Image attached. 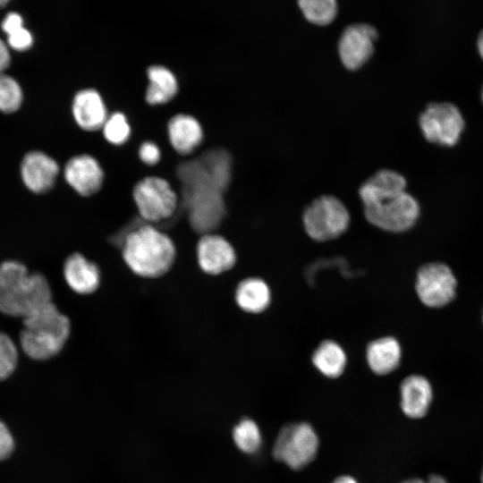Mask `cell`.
<instances>
[{
    "instance_id": "484cf974",
    "label": "cell",
    "mask_w": 483,
    "mask_h": 483,
    "mask_svg": "<svg viewBox=\"0 0 483 483\" xmlns=\"http://www.w3.org/2000/svg\"><path fill=\"white\" fill-rule=\"evenodd\" d=\"M298 4L307 20L317 24H326L337 13L335 0H300Z\"/></svg>"
},
{
    "instance_id": "5b68a950",
    "label": "cell",
    "mask_w": 483,
    "mask_h": 483,
    "mask_svg": "<svg viewBox=\"0 0 483 483\" xmlns=\"http://www.w3.org/2000/svg\"><path fill=\"white\" fill-rule=\"evenodd\" d=\"M302 222L311 239L326 242L345 233L350 224V214L339 199L333 195H322L306 207Z\"/></svg>"
},
{
    "instance_id": "8d00e7d4",
    "label": "cell",
    "mask_w": 483,
    "mask_h": 483,
    "mask_svg": "<svg viewBox=\"0 0 483 483\" xmlns=\"http://www.w3.org/2000/svg\"><path fill=\"white\" fill-rule=\"evenodd\" d=\"M481 97H482V101H483V86H482Z\"/></svg>"
},
{
    "instance_id": "7a4b0ae2",
    "label": "cell",
    "mask_w": 483,
    "mask_h": 483,
    "mask_svg": "<svg viewBox=\"0 0 483 483\" xmlns=\"http://www.w3.org/2000/svg\"><path fill=\"white\" fill-rule=\"evenodd\" d=\"M122 257L129 269L140 277L154 279L165 275L174 266L176 248L171 237L146 224L124 237Z\"/></svg>"
},
{
    "instance_id": "836d02e7",
    "label": "cell",
    "mask_w": 483,
    "mask_h": 483,
    "mask_svg": "<svg viewBox=\"0 0 483 483\" xmlns=\"http://www.w3.org/2000/svg\"><path fill=\"white\" fill-rule=\"evenodd\" d=\"M332 483H358V481L352 476L342 475L335 478Z\"/></svg>"
},
{
    "instance_id": "e575fe53",
    "label": "cell",
    "mask_w": 483,
    "mask_h": 483,
    "mask_svg": "<svg viewBox=\"0 0 483 483\" xmlns=\"http://www.w3.org/2000/svg\"><path fill=\"white\" fill-rule=\"evenodd\" d=\"M477 47H478L480 56L483 59V29L480 30V32L478 35Z\"/></svg>"
},
{
    "instance_id": "277c9868",
    "label": "cell",
    "mask_w": 483,
    "mask_h": 483,
    "mask_svg": "<svg viewBox=\"0 0 483 483\" xmlns=\"http://www.w3.org/2000/svg\"><path fill=\"white\" fill-rule=\"evenodd\" d=\"M20 341L31 359L43 360L59 353L71 334V322L54 302L47 303L23 318Z\"/></svg>"
},
{
    "instance_id": "4316f807",
    "label": "cell",
    "mask_w": 483,
    "mask_h": 483,
    "mask_svg": "<svg viewBox=\"0 0 483 483\" xmlns=\"http://www.w3.org/2000/svg\"><path fill=\"white\" fill-rule=\"evenodd\" d=\"M103 135L110 143H124L131 134V126L125 114L116 111L107 116L103 127Z\"/></svg>"
},
{
    "instance_id": "603a6c76",
    "label": "cell",
    "mask_w": 483,
    "mask_h": 483,
    "mask_svg": "<svg viewBox=\"0 0 483 483\" xmlns=\"http://www.w3.org/2000/svg\"><path fill=\"white\" fill-rule=\"evenodd\" d=\"M312 363L325 377L336 378L346 367L347 357L342 346L333 340H325L315 349Z\"/></svg>"
},
{
    "instance_id": "ac0fdd59",
    "label": "cell",
    "mask_w": 483,
    "mask_h": 483,
    "mask_svg": "<svg viewBox=\"0 0 483 483\" xmlns=\"http://www.w3.org/2000/svg\"><path fill=\"white\" fill-rule=\"evenodd\" d=\"M406 179L400 173L391 169L377 171L360 187L359 195L363 207L372 205L384 199L405 191Z\"/></svg>"
},
{
    "instance_id": "7402d4cb",
    "label": "cell",
    "mask_w": 483,
    "mask_h": 483,
    "mask_svg": "<svg viewBox=\"0 0 483 483\" xmlns=\"http://www.w3.org/2000/svg\"><path fill=\"white\" fill-rule=\"evenodd\" d=\"M235 301L239 308L248 313H260L270 303L271 292L267 283L258 277L241 281L235 290Z\"/></svg>"
},
{
    "instance_id": "44dd1931",
    "label": "cell",
    "mask_w": 483,
    "mask_h": 483,
    "mask_svg": "<svg viewBox=\"0 0 483 483\" xmlns=\"http://www.w3.org/2000/svg\"><path fill=\"white\" fill-rule=\"evenodd\" d=\"M148 84L145 92L146 101L150 105H160L171 100L178 90L174 73L161 64H152L147 70Z\"/></svg>"
},
{
    "instance_id": "d6986e66",
    "label": "cell",
    "mask_w": 483,
    "mask_h": 483,
    "mask_svg": "<svg viewBox=\"0 0 483 483\" xmlns=\"http://www.w3.org/2000/svg\"><path fill=\"white\" fill-rule=\"evenodd\" d=\"M167 131L171 145L181 154L191 153L203 139L199 122L188 114L174 115L168 122Z\"/></svg>"
},
{
    "instance_id": "5bb4252c",
    "label": "cell",
    "mask_w": 483,
    "mask_h": 483,
    "mask_svg": "<svg viewBox=\"0 0 483 483\" xmlns=\"http://www.w3.org/2000/svg\"><path fill=\"white\" fill-rule=\"evenodd\" d=\"M434 400L430 381L419 374L410 375L400 384V407L402 413L412 419L424 418Z\"/></svg>"
},
{
    "instance_id": "2e32d148",
    "label": "cell",
    "mask_w": 483,
    "mask_h": 483,
    "mask_svg": "<svg viewBox=\"0 0 483 483\" xmlns=\"http://www.w3.org/2000/svg\"><path fill=\"white\" fill-rule=\"evenodd\" d=\"M64 277L67 285L76 293L88 295L100 285L98 267L80 253L71 254L64 264Z\"/></svg>"
},
{
    "instance_id": "ba28073f",
    "label": "cell",
    "mask_w": 483,
    "mask_h": 483,
    "mask_svg": "<svg viewBox=\"0 0 483 483\" xmlns=\"http://www.w3.org/2000/svg\"><path fill=\"white\" fill-rule=\"evenodd\" d=\"M419 124L424 137L430 142L453 146L461 138L465 120L455 104L436 101L428 104L419 114Z\"/></svg>"
},
{
    "instance_id": "52a82bcc",
    "label": "cell",
    "mask_w": 483,
    "mask_h": 483,
    "mask_svg": "<svg viewBox=\"0 0 483 483\" xmlns=\"http://www.w3.org/2000/svg\"><path fill=\"white\" fill-rule=\"evenodd\" d=\"M132 198L140 217L153 225L172 217L178 207V196L167 180L147 176L133 187Z\"/></svg>"
},
{
    "instance_id": "9a60e30c",
    "label": "cell",
    "mask_w": 483,
    "mask_h": 483,
    "mask_svg": "<svg viewBox=\"0 0 483 483\" xmlns=\"http://www.w3.org/2000/svg\"><path fill=\"white\" fill-rule=\"evenodd\" d=\"M59 173L56 161L40 151L28 153L21 165V178L29 190L36 193L49 191Z\"/></svg>"
},
{
    "instance_id": "3957f363",
    "label": "cell",
    "mask_w": 483,
    "mask_h": 483,
    "mask_svg": "<svg viewBox=\"0 0 483 483\" xmlns=\"http://www.w3.org/2000/svg\"><path fill=\"white\" fill-rule=\"evenodd\" d=\"M52 302L47 278L30 274L24 265L9 260L0 265V311L22 318L35 309Z\"/></svg>"
},
{
    "instance_id": "4fadbf2b",
    "label": "cell",
    "mask_w": 483,
    "mask_h": 483,
    "mask_svg": "<svg viewBox=\"0 0 483 483\" xmlns=\"http://www.w3.org/2000/svg\"><path fill=\"white\" fill-rule=\"evenodd\" d=\"M67 183L80 196L97 193L104 182V170L93 156L80 154L71 157L64 169Z\"/></svg>"
},
{
    "instance_id": "9c48e42d",
    "label": "cell",
    "mask_w": 483,
    "mask_h": 483,
    "mask_svg": "<svg viewBox=\"0 0 483 483\" xmlns=\"http://www.w3.org/2000/svg\"><path fill=\"white\" fill-rule=\"evenodd\" d=\"M367 221L385 231L400 233L411 228L419 215L417 199L406 191L363 207Z\"/></svg>"
},
{
    "instance_id": "cb8c5ba5",
    "label": "cell",
    "mask_w": 483,
    "mask_h": 483,
    "mask_svg": "<svg viewBox=\"0 0 483 483\" xmlns=\"http://www.w3.org/2000/svg\"><path fill=\"white\" fill-rule=\"evenodd\" d=\"M233 439L236 446L246 453H254L261 446L262 436L258 424L250 419H243L233 428Z\"/></svg>"
},
{
    "instance_id": "30bf717a",
    "label": "cell",
    "mask_w": 483,
    "mask_h": 483,
    "mask_svg": "<svg viewBox=\"0 0 483 483\" xmlns=\"http://www.w3.org/2000/svg\"><path fill=\"white\" fill-rule=\"evenodd\" d=\"M456 278L452 270L442 263L422 266L416 277L415 288L421 302L430 308L449 303L455 295Z\"/></svg>"
},
{
    "instance_id": "8992f818",
    "label": "cell",
    "mask_w": 483,
    "mask_h": 483,
    "mask_svg": "<svg viewBox=\"0 0 483 483\" xmlns=\"http://www.w3.org/2000/svg\"><path fill=\"white\" fill-rule=\"evenodd\" d=\"M318 436L307 422L290 423L279 431L273 446V456L292 470H301L316 457Z\"/></svg>"
},
{
    "instance_id": "f546056e",
    "label": "cell",
    "mask_w": 483,
    "mask_h": 483,
    "mask_svg": "<svg viewBox=\"0 0 483 483\" xmlns=\"http://www.w3.org/2000/svg\"><path fill=\"white\" fill-rule=\"evenodd\" d=\"M139 157L145 164L152 165L159 161L161 152L155 142L146 140L139 148Z\"/></svg>"
},
{
    "instance_id": "ffe728a7",
    "label": "cell",
    "mask_w": 483,
    "mask_h": 483,
    "mask_svg": "<svg viewBox=\"0 0 483 483\" xmlns=\"http://www.w3.org/2000/svg\"><path fill=\"white\" fill-rule=\"evenodd\" d=\"M402 349L399 342L386 336L370 342L366 349V360L370 369L384 376L395 370L401 361Z\"/></svg>"
},
{
    "instance_id": "d6a6232c",
    "label": "cell",
    "mask_w": 483,
    "mask_h": 483,
    "mask_svg": "<svg viewBox=\"0 0 483 483\" xmlns=\"http://www.w3.org/2000/svg\"><path fill=\"white\" fill-rule=\"evenodd\" d=\"M10 64V54L6 45L0 38V73L8 67Z\"/></svg>"
},
{
    "instance_id": "83f0119b",
    "label": "cell",
    "mask_w": 483,
    "mask_h": 483,
    "mask_svg": "<svg viewBox=\"0 0 483 483\" xmlns=\"http://www.w3.org/2000/svg\"><path fill=\"white\" fill-rule=\"evenodd\" d=\"M22 101V92L18 82L12 77L0 73V110L12 113Z\"/></svg>"
},
{
    "instance_id": "d590c367",
    "label": "cell",
    "mask_w": 483,
    "mask_h": 483,
    "mask_svg": "<svg viewBox=\"0 0 483 483\" xmlns=\"http://www.w3.org/2000/svg\"><path fill=\"white\" fill-rule=\"evenodd\" d=\"M480 482L483 483V465H482V470L480 472Z\"/></svg>"
},
{
    "instance_id": "1f68e13d",
    "label": "cell",
    "mask_w": 483,
    "mask_h": 483,
    "mask_svg": "<svg viewBox=\"0 0 483 483\" xmlns=\"http://www.w3.org/2000/svg\"><path fill=\"white\" fill-rule=\"evenodd\" d=\"M401 483H448L446 479L440 474L432 473L426 479L421 478H411L404 479Z\"/></svg>"
},
{
    "instance_id": "7c38bea8",
    "label": "cell",
    "mask_w": 483,
    "mask_h": 483,
    "mask_svg": "<svg viewBox=\"0 0 483 483\" xmlns=\"http://www.w3.org/2000/svg\"><path fill=\"white\" fill-rule=\"evenodd\" d=\"M196 254L199 267L210 275L230 270L237 258L233 245L222 235L213 233L201 235L197 243Z\"/></svg>"
},
{
    "instance_id": "4dcf8cb0",
    "label": "cell",
    "mask_w": 483,
    "mask_h": 483,
    "mask_svg": "<svg viewBox=\"0 0 483 483\" xmlns=\"http://www.w3.org/2000/svg\"><path fill=\"white\" fill-rule=\"evenodd\" d=\"M14 441L5 424L0 421V461L6 459L13 453Z\"/></svg>"
},
{
    "instance_id": "e0dca14e",
    "label": "cell",
    "mask_w": 483,
    "mask_h": 483,
    "mask_svg": "<svg viewBox=\"0 0 483 483\" xmlns=\"http://www.w3.org/2000/svg\"><path fill=\"white\" fill-rule=\"evenodd\" d=\"M72 112L77 124L86 131L102 128L107 118L100 93L91 88L80 89L74 95Z\"/></svg>"
},
{
    "instance_id": "d4e9b609",
    "label": "cell",
    "mask_w": 483,
    "mask_h": 483,
    "mask_svg": "<svg viewBox=\"0 0 483 483\" xmlns=\"http://www.w3.org/2000/svg\"><path fill=\"white\" fill-rule=\"evenodd\" d=\"M2 29L7 34V42L12 48L23 51L32 46V35L23 27V20L19 13H8L2 21Z\"/></svg>"
},
{
    "instance_id": "6da1fadb",
    "label": "cell",
    "mask_w": 483,
    "mask_h": 483,
    "mask_svg": "<svg viewBox=\"0 0 483 483\" xmlns=\"http://www.w3.org/2000/svg\"><path fill=\"white\" fill-rule=\"evenodd\" d=\"M177 174L192 228L202 234L211 233L225 216L223 194L227 186L201 156L182 163Z\"/></svg>"
},
{
    "instance_id": "8fae6325",
    "label": "cell",
    "mask_w": 483,
    "mask_h": 483,
    "mask_svg": "<svg viewBox=\"0 0 483 483\" xmlns=\"http://www.w3.org/2000/svg\"><path fill=\"white\" fill-rule=\"evenodd\" d=\"M377 38V30L370 24L357 22L345 27L338 41L343 64L350 70L362 66L372 55Z\"/></svg>"
},
{
    "instance_id": "f1b7e54d",
    "label": "cell",
    "mask_w": 483,
    "mask_h": 483,
    "mask_svg": "<svg viewBox=\"0 0 483 483\" xmlns=\"http://www.w3.org/2000/svg\"><path fill=\"white\" fill-rule=\"evenodd\" d=\"M17 361L16 345L7 335L0 333V379H5L13 372Z\"/></svg>"
}]
</instances>
